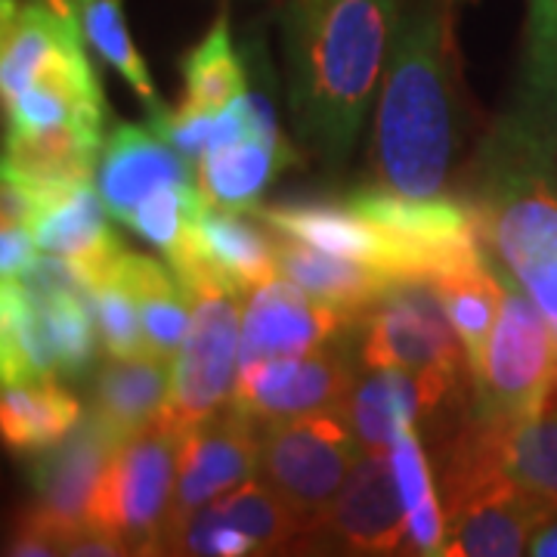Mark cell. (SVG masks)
<instances>
[{
	"label": "cell",
	"mask_w": 557,
	"mask_h": 557,
	"mask_svg": "<svg viewBox=\"0 0 557 557\" xmlns=\"http://www.w3.org/2000/svg\"><path fill=\"white\" fill-rule=\"evenodd\" d=\"M431 285H434L453 329L458 332V338L465 344L471 379H478L493 329H496L498 307H502V276H498L496 260L486 251V260L443 273V276L431 278Z\"/></svg>",
	"instance_id": "cell-29"
},
{
	"label": "cell",
	"mask_w": 557,
	"mask_h": 557,
	"mask_svg": "<svg viewBox=\"0 0 557 557\" xmlns=\"http://www.w3.org/2000/svg\"><path fill=\"white\" fill-rule=\"evenodd\" d=\"M362 456L344 412H310L260 424L258 478L285 498L307 527L335 502Z\"/></svg>",
	"instance_id": "cell-8"
},
{
	"label": "cell",
	"mask_w": 557,
	"mask_h": 557,
	"mask_svg": "<svg viewBox=\"0 0 557 557\" xmlns=\"http://www.w3.org/2000/svg\"><path fill=\"white\" fill-rule=\"evenodd\" d=\"M205 511L220 523L239 530L242 536L251 539L258 555L295 552L307 533V520L260 478H251L248 483L208 502Z\"/></svg>",
	"instance_id": "cell-30"
},
{
	"label": "cell",
	"mask_w": 557,
	"mask_h": 557,
	"mask_svg": "<svg viewBox=\"0 0 557 557\" xmlns=\"http://www.w3.org/2000/svg\"><path fill=\"white\" fill-rule=\"evenodd\" d=\"M35 236L32 226L3 223L0 226V278H22L35 260Z\"/></svg>",
	"instance_id": "cell-38"
},
{
	"label": "cell",
	"mask_w": 557,
	"mask_h": 557,
	"mask_svg": "<svg viewBox=\"0 0 557 557\" xmlns=\"http://www.w3.org/2000/svg\"><path fill=\"white\" fill-rule=\"evenodd\" d=\"M258 218L285 236L307 242L329 255L369 263L394 278H424V260L412 245L394 239L372 220L357 214L347 201H295L258 208Z\"/></svg>",
	"instance_id": "cell-15"
},
{
	"label": "cell",
	"mask_w": 557,
	"mask_h": 557,
	"mask_svg": "<svg viewBox=\"0 0 557 557\" xmlns=\"http://www.w3.org/2000/svg\"><path fill=\"white\" fill-rule=\"evenodd\" d=\"M78 20L87 44L131 84V90L143 100V106L149 112L159 109V94L152 87L149 69L139 57L137 44L131 40L121 0H78Z\"/></svg>",
	"instance_id": "cell-34"
},
{
	"label": "cell",
	"mask_w": 557,
	"mask_h": 557,
	"mask_svg": "<svg viewBox=\"0 0 557 557\" xmlns=\"http://www.w3.org/2000/svg\"><path fill=\"white\" fill-rule=\"evenodd\" d=\"M391 461L397 474L399 496L406 505L409 536L406 555H443L446 545V511L440 505L431 465L424 456V446L418 437V424L399 428L391 443Z\"/></svg>",
	"instance_id": "cell-31"
},
{
	"label": "cell",
	"mask_w": 557,
	"mask_h": 557,
	"mask_svg": "<svg viewBox=\"0 0 557 557\" xmlns=\"http://www.w3.org/2000/svg\"><path fill=\"white\" fill-rule=\"evenodd\" d=\"M208 199L199 183H164L134 208L127 220L149 245H156L168 258L171 270L180 273L196 260V223Z\"/></svg>",
	"instance_id": "cell-32"
},
{
	"label": "cell",
	"mask_w": 557,
	"mask_h": 557,
	"mask_svg": "<svg viewBox=\"0 0 557 557\" xmlns=\"http://www.w3.org/2000/svg\"><path fill=\"white\" fill-rule=\"evenodd\" d=\"M223 3H226V0H223Z\"/></svg>",
	"instance_id": "cell-41"
},
{
	"label": "cell",
	"mask_w": 557,
	"mask_h": 557,
	"mask_svg": "<svg viewBox=\"0 0 557 557\" xmlns=\"http://www.w3.org/2000/svg\"><path fill=\"white\" fill-rule=\"evenodd\" d=\"M403 16L406 0H285L292 119L325 168L350 159Z\"/></svg>",
	"instance_id": "cell-1"
},
{
	"label": "cell",
	"mask_w": 557,
	"mask_h": 557,
	"mask_svg": "<svg viewBox=\"0 0 557 557\" xmlns=\"http://www.w3.org/2000/svg\"><path fill=\"white\" fill-rule=\"evenodd\" d=\"M0 372L3 384L60 375L44 310L22 278H3L0 285Z\"/></svg>",
	"instance_id": "cell-27"
},
{
	"label": "cell",
	"mask_w": 557,
	"mask_h": 557,
	"mask_svg": "<svg viewBox=\"0 0 557 557\" xmlns=\"http://www.w3.org/2000/svg\"><path fill=\"white\" fill-rule=\"evenodd\" d=\"M409 520L391 453H362L335 502L319 515L295 552L406 555Z\"/></svg>",
	"instance_id": "cell-9"
},
{
	"label": "cell",
	"mask_w": 557,
	"mask_h": 557,
	"mask_svg": "<svg viewBox=\"0 0 557 557\" xmlns=\"http://www.w3.org/2000/svg\"><path fill=\"white\" fill-rule=\"evenodd\" d=\"M446 557L530 555V539L552 515L508 474H490L443 496Z\"/></svg>",
	"instance_id": "cell-13"
},
{
	"label": "cell",
	"mask_w": 557,
	"mask_h": 557,
	"mask_svg": "<svg viewBox=\"0 0 557 557\" xmlns=\"http://www.w3.org/2000/svg\"><path fill=\"white\" fill-rule=\"evenodd\" d=\"M121 443L124 440L115 437L100 418L87 412L69 437L53 449H44L32 465L28 480L35 502L22 515L57 539L62 555L69 542L90 527V502Z\"/></svg>",
	"instance_id": "cell-10"
},
{
	"label": "cell",
	"mask_w": 557,
	"mask_h": 557,
	"mask_svg": "<svg viewBox=\"0 0 557 557\" xmlns=\"http://www.w3.org/2000/svg\"><path fill=\"white\" fill-rule=\"evenodd\" d=\"M530 555L557 557V511L548 515L545 523L533 533V539H530Z\"/></svg>",
	"instance_id": "cell-39"
},
{
	"label": "cell",
	"mask_w": 557,
	"mask_h": 557,
	"mask_svg": "<svg viewBox=\"0 0 557 557\" xmlns=\"http://www.w3.org/2000/svg\"><path fill=\"white\" fill-rule=\"evenodd\" d=\"M276 260L278 273L292 282H298L307 295H313L322 304L335 307L357 322H366V317L379 307L384 295L403 282V278L387 276L369 263L329 255L322 248H313L307 242L285 236L276 230Z\"/></svg>",
	"instance_id": "cell-18"
},
{
	"label": "cell",
	"mask_w": 557,
	"mask_h": 557,
	"mask_svg": "<svg viewBox=\"0 0 557 557\" xmlns=\"http://www.w3.org/2000/svg\"><path fill=\"white\" fill-rule=\"evenodd\" d=\"M32 292V288H28ZM35 295V292H32ZM50 329V341L60 359V375L78 379L97 354V313L94 300L78 295H35Z\"/></svg>",
	"instance_id": "cell-35"
},
{
	"label": "cell",
	"mask_w": 557,
	"mask_h": 557,
	"mask_svg": "<svg viewBox=\"0 0 557 557\" xmlns=\"http://www.w3.org/2000/svg\"><path fill=\"white\" fill-rule=\"evenodd\" d=\"M486 421V418H483ZM493 424L498 465L520 490L552 515L557 511V387L536 416Z\"/></svg>",
	"instance_id": "cell-26"
},
{
	"label": "cell",
	"mask_w": 557,
	"mask_h": 557,
	"mask_svg": "<svg viewBox=\"0 0 557 557\" xmlns=\"http://www.w3.org/2000/svg\"><path fill=\"white\" fill-rule=\"evenodd\" d=\"M106 211L109 208L94 189V183L72 186L38 208V214L32 220L35 245L40 251L75 260L97 285L112 267V260L124 251V245L109 226Z\"/></svg>",
	"instance_id": "cell-17"
},
{
	"label": "cell",
	"mask_w": 557,
	"mask_h": 557,
	"mask_svg": "<svg viewBox=\"0 0 557 557\" xmlns=\"http://www.w3.org/2000/svg\"><path fill=\"white\" fill-rule=\"evenodd\" d=\"M498 267V263H496ZM496 329L474 379L471 412L486 421L515 424L536 416L557 387V341L548 319L505 267Z\"/></svg>",
	"instance_id": "cell-6"
},
{
	"label": "cell",
	"mask_w": 557,
	"mask_h": 557,
	"mask_svg": "<svg viewBox=\"0 0 557 557\" xmlns=\"http://www.w3.org/2000/svg\"><path fill=\"white\" fill-rule=\"evenodd\" d=\"M508 119L557 156V0H527L520 94Z\"/></svg>",
	"instance_id": "cell-22"
},
{
	"label": "cell",
	"mask_w": 557,
	"mask_h": 557,
	"mask_svg": "<svg viewBox=\"0 0 557 557\" xmlns=\"http://www.w3.org/2000/svg\"><path fill=\"white\" fill-rule=\"evenodd\" d=\"M357 319L307 295L282 273L251 288L242 313V362L270 357H298L322 344L341 341Z\"/></svg>",
	"instance_id": "cell-14"
},
{
	"label": "cell",
	"mask_w": 557,
	"mask_h": 557,
	"mask_svg": "<svg viewBox=\"0 0 557 557\" xmlns=\"http://www.w3.org/2000/svg\"><path fill=\"white\" fill-rule=\"evenodd\" d=\"M109 270L137 298L149 354L174 366L180 347H183V338L189 332V317H193L189 295H186L177 273L161 267L156 258L131 255V251H121Z\"/></svg>",
	"instance_id": "cell-23"
},
{
	"label": "cell",
	"mask_w": 557,
	"mask_h": 557,
	"mask_svg": "<svg viewBox=\"0 0 557 557\" xmlns=\"http://www.w3.org/2000/svg\"><path fill=\"white\" fill-rule=\"evenodd\" d=\"M193 267L211 270L226 285L248 295L267 278L278 276L276 230L270 236L260 223L245 218L242 211L220 208V205L208 201L201 208L199 223H196V260L186 270H193ZM186 270H180V273H186Z\"/></svg>",
	"instance_id": "cell-19"
},
{
	"label": "cell",
	"mask_w": 557,
	"mask_h": 557,
	"mask_svg": "<svg viewBox=\"0 0 557 557\" xmlns=\"http://www.w3.org/2000/svg\"><path fill=\"white\" fill-rule=\"evenodd\" d=\"M180 434L164 418L115 449L90 502V527L119 536L127 555H161L174 486Z\"/></svg>",
	"instance_id": "cell-7"
},
{
	"label": "cell",
	"mask_w": 557,
	"mask_h": 557,
	"mask_svg": "<svg viewBox=\"0 0 557 557\" xmlns=\"http://www.w3.org/2000/svg\"><path fill=\"white\" fill-rule=\"evenodd\" d=\"M94 313H97V329H100V344L106 357L149 354L137 298L112 270H106V276L94 285Z\"/></svg>",
	"instance_id": "cell-36"
},
{
	"label": "cell",
	"mask_w": 557,
	"mask_h": 557,
	"mask_svg": "<svg viewBox=\"0 0 557 557\" xmlns=\"http://www.w3.org/2000/svg\"><path fill=\"white\" fill-rule=\"evenodd\" d=\"M174 366L152 354L109 357L94 375L90 412L119 440L152 428L168 412Z\"/></svg>",
	"instance_id": "cell-20"
},
{
	"label": "cell",
	"mask_w": 557,
	"mask_h": 557,
	"mask_svg": "<svg viewBox=\"0 0 557 557\" xmlns=\"http://www.w3.org/2000/svg\"><path fill=\"white\" fill-rule=\"evenodd\" d=\"M354 384L357 375L350 357L338 341H332L298 357H270L239 366L233 406L258 424L310 412H344Z\"/></svg>",
	"instance_id": "cell-11"
},
{
	"label": "cell",
	"mask_w": 557,
	"mask_h": 557,
	"mask_svg": "<svg viewBox=\"0 0 557 557\" xmlns=\"http://www.w3.org/2000/svg\"><path fill=\"white\" fill-rule=\"evenodd\" d=\"M453 10L456 0H421L406 10L379 97L375 177L412 199L446 196L461 139Z\"/></svg>",
	"instance_id": "cell-2"
},
{
	"label": "cell",
	"mask_w": 557,
	"mask_h": 557,
	"mask_svg": "<svg viewBox=\"0 0 557 557\" xmlns=\"http://www.w3.org/2000/svg\"><path fill=\"white\" fill-rule=\"evenodd\" d=\"M557 156L515 119L498 121L474 174L480 242L548 319L557 341Z\"/></svg>",
	"instance_id": "cell-3"
},
{
	"label": "cell",
	"mask_w": 557,
	"mask_h": 557,
	"mask_svg": "<svg viewBox=\"0 0 557 557\" xmlns=\"http://www.w3.org/2000/svg\"><path fill=\"white\" fill-rule=\"evenodd\" d=\"M57 13H60L62 20L69 22H81L78 20V0H47Z\"/></svg>",
	"instance_id": "cell-40"
},
{
	"label": "cell",
	"mask_w": 557,
	"mask_h": 557,
	"mask_svg": "<svg viewBox=\"0 0 557 557\" xmlns=\"http://www.w3.org/2000/svg\"><path fill=\"white\" fill-rule=\"evenodd\" d=\"M295 156L278 152L260 137H245L205 152L199 161V189L205 199L233 211H258L260 196Z\"/></svg>",
	"instance_id": "cell-28"
},
{
	"label": "cell",
	"mask_w": 557,
	"mask_h": 557,
	"mask_svg": "<svg viewBox=\"0 0 557 557\" xmlns=\"http://www.w3.org/2000/svg\"><path fill=\"white\" fill-rule=\"evenodd\" d=\"M183 81H186V94L180 106L196 109V112H211V115L223 112L230 102L248 90L245 65L236 53L226 10L205 32V38L186 53Z\"/></svg>",
	"instance_id": "cell-33"
},
{
	"label": "cell",
	"mask_w": 557,
	"mask_h": 557,
	"mask_svg": "<svg viewBox=\"0 0 557 557\" xmlns=\"http://www.w3.org/2000/svg\"><path fill=\"white\" fill-rule=\"evenodd\" d=\"M260 424L239 406H226L218 416L205 418L180 440L177 486L168 530L161 539V555L180 527L208 502L258 478Z\"/></svg>",
	"instance_id": "cell-12"
},
{
	"label": "cell",
	"mask_w": 557,
	"mask_h": 557,
	"mask_svg": "<svg viewBox=\"0 0 557 557\" xmlns=\"http://www.w3.org/2000/svg\"><path fill=\"white\" fill-rule=\"evenodd\" d=\"M214 119L211 112H196V109H186V106H177V109H152L149 112V127L159 134L161 139H168L180 156L199 164L208 152V143H211V131H214Z\"/></svg>",
	"instance_id": "cell-37"
},
{
	"label": "cell",
	"mask_w": 557,
	"mask_h": 557,
	"mask_svg": "<svg viewBox=\"0 0 557 557\" xmlns=\"http://www.w3.org/2000/svg\"><path fill=\"white\" fill-rule=\"evenodd\" d=\"M456 3H458V0H456Z\"/></svg>",
	"instance_id": "cell-42"
},
{
	"label": "cell",
	"mask_w": 557,
	"mask_h": 557,
	"mask_svg": "<svg viewBox=\"0 0 557 557\" xmlns=\"http://www.w3.org/2000/svg\"><path fill=\"white\" fill-rule=\"evenodd\" d=\"M344 416L362 453H391L399 428L424 418L421 384L406 369H369V375L354 384L344 403Z\"/></svg>",
	"instance_id": "cell-24"
},
{
	"label": "cell",
	"mask_w": 557,
	"mask_h": 557,
	"mask_svg": "<svg viewBox=\"0 0 557 557\" xmlns=\"http://www.w3.org/2000/svg\"><path fill=\"white\" fill-rule=\"evenodd\" d=\"M97 183L109 214L127 223L149 193L164 183H199V171L152 127L121 124L106 139Z\"/></svg>",
	"instance_id": "cell-16"
},
{
	"label": "cell",
	"mask_w": 557,
	"mask_h": 557,
	"mask_svg": "<svg viewBox=\"0 0 557 557\" xmlns=\"http://www.w3.org/2000/svg\"><path fill=\"white\" fill-rule=\"evenodd\" d=\"M362 325V366L412 372L424 394V418L461 397V381H474L465 344L428 278L397 282Z\"/></svg>",
	"instance_id": "cell-4"
},
{
	"label": "cell",
	"mask_w": 557,
	"mask_h": 557,
	"mask_svg": "<svg viewBox=\"0 0 557 557\" xmlns=\"http://www.w3.org/2000/svg\"><path fill=\"white\" fill-rule=\"evenodd\" d=\"M180 282L189 295L193 317L174 359L164 421L186 434L189 428L218 416L233 403L242 362L245 300L239 288L226 285L205 267L180 273Z\"/></svg>",
	"instance_id": "cell-5"
},
{
	"label": "cell",
	"mask_w": 557,
	"mask_h": 557,
	"mask_svg": "<svg viewBox=\"0 0 557 557\" xmlns=\"http://www.w3.org/2000/svg\"><path fill=\"white\" fill-rule=\"evenodd\" d=\"M81 403L57 379L3 384L0 434L13 453H44L81 424Z\"/></svg>",
	"instance_id": "cell-25"
},
{
	"label": "cell",
	"mask_w": 557,
	"mask_h": 557,
	"mask_svg": "<svg viewBox=\"0 0 557 557\" xmlns=\"http://www.w3.org/2000/svg\"><path fill=\"white\" fill-rule=\"evenodd\" d=\"M84 38L81 22L62 20L47 0H3L0 22V94L3 106L38 78L69 44Z\"/></svg>",
	"instance_id": "cell-21"
}]
</instances>
